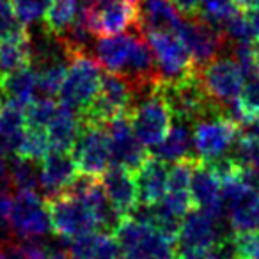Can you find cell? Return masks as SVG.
I'll return each instance as SVG.
<instances>
[{
  "mask_svg": "<svg viewBox=\"0 0 259 259\" xmlns=\"http://www.w3.org/2000/svg\"><path fill=\"white\" fill-rule=\"evenodd\" d=\"M121 259H178V243L144 220L126 217L114 231Z\"/></svg>",
  "mask_w": 259,
  "mask_h": 259,
  "instance_id": "1",
  "label": "cell"
},
{
  "mask_svg": "<svg viewBox=\"0 0 259 259\" xmlns=\"http://www.w3.org/2000/svg\"><path fill=\"white\" fill-rule=\"evenodd\" d=\"M52 231L62 240H75L83 234L100 229L96 213L82 194L66 190L55 197L47 199Z\"/></svg>",
  "mask_w": 259,
  "mask_h": 259,
  "instance_id": "2",
  "label": "cell"
},
{
  "mask_svg": "<svg viewBox=\"0 0 259 259\" xmlns=\"http://www.w3.org/2000/svg\"><path fill=\"white\" fill-rule=\"evenodd\" d=\"M137 101V93L126 76L117 73L101 75L100 91L91 105L78 114L83 124L107 126L115 115L130 112Z\"/></svg>",
  "mask_w": 259,
  "mask_h": 259,
  "instance_id": "3",
  "label": "cell"
},
{
  "mask_svg": "<svg viewBox=\"0 0 259 259\" xmlns=\"http://www.w3.org/2000/svg\"><path fill=\"white\" fill-rule=\"evenodd\" d=\"M101 66L89 54L71 57L64 83L59 91L61 105L80 114L96 98L101 83Z\"/></svg>",
  "mask_w": 259,
  "mask_h": 259,
  "instance_id": "4",
  "label": "cell"
},
{
  "mask_svg": "<svg viewBox=\"0 0 259 259\" xmlns=\"http://www.w3.org/2000/svg\"><path fill=\"white\" fill-rule=\"evenodd\" d=\"M8 226L18 240H37L52 231L47 199L34 190H18L11 201Z\"/></svg>",
  "mask_w": 259,
  "mask_h": 259,
  "instance_id": "5",
  "label": "cell"
},
{
  "mask_svg": "<svg viewBox=\"0 0 259 259\" xmlns=\"http://www.w3.org/2000/svg\"><path fill=\"white\" fill-rule=\"evenodd\" d=\"M222 202L233 233L259 229V188L241 181L240 172L222 181Z\"/></svg>",
  "mask_w": 259,
  "mask_h": 259,
  "instance_id": "6",
  "label": "cell"
},
{
  "mask_svg": "<svg viewBox=\"0 0 259 259\" xmlns=\"http://www.w3.org/2000/svg\"><path fill=\"white\" fill-rule=\"evenodd\" d=\"M71 156L76 163L78 174L100 180L112 165L107 128L82 122L80 134L71 148Z\"/></svg>",
  "mask_w": 259,
  "mask_h": 259,
  "instance_id": "7",
  "label": "cell"
},
{
  "mask_svg": "<svg viewBox=\"0 0 259 259\" xmlns=\"http://www.w3.org/2000/svg\"><path fill=\"white\" fill-rule=\"evenodd\" d=\"M130 122L137 139L148 149L163 141L172 126V114L158 94H149L137 100L130 110Z\"/></svg>",
  "mask_w": 259,
  "mask_h": 259,
  "instance_id": "8",
  "label": "cell"
},
{
  "mask_svg": "<svg viewBox=\"0 0 259 259\" xmlns=\"http://www.w3.org/2000/svg\"><path fill=\"white\" fill-rule=\"evenodd\" d=\"M194 151L202 162H209L219 156L229 155L241 134V126L226 114L202 119L194 124Z\"/></svg>",
  "mask_w": 259,
  "mask_h": 259,
  "instance_id": "9",
  "label": "cell"
},
{
  "mask_svg": "<svg viewBox=\"0 0 259 259\" xmlns=\"http://www.w3.org/2000/svg\"><path fill=\"white\" fill-rule=\"evenodd\" d=\"M146 41L151 47L156 61V71L163 82H180V80L195 73L194 61L181 43V39L172 32H149Z\"/></svg>",
  "mask_w": 259,
  "mask_h": 259,
  "instance_id": "10",
  "label": "cell"
},
{
  "mask_svg": "<svg viewBox=\"0 0 259 259\" xmlns=\"http://www.w3.org/2000/svg\"><path fill=\"white\" fill-rule=\"evenodd\" d=\"M226 217L194 208L183 217L178 233V250H201L219 245L233 233L224 229Z\"/></svg>",
  "mask_w": 259,
  "mask_h": 259,
  "instance_id": "11",
  "label": "cell"
},
{
  "mask_svg": "<svg viewBox=\"0 0 259 259\" xmlns=\"http://www.w3.org/2000/svg\"><path fill=\"white\" fill-rule=\"evenodd\" d=\"M197 73L201 76L206 93L217 103L227 107L240 100L245 76L234 59L215 57L211 62L197 69Z\"/></svg>",
  "mask_w": 259,
  "mask_h": 259,
  "instance_id": "12",
  "label": "cell"
},
{
  "mask_svg": "<svg viewBox=\"0 0 259 259\" xmlns=\"http://www.w3.org/2000/svg\"><path fill=\"white\" fill-rule=\"evenodd\" d=\"M176 36L188 50L195 69H201L202 66L219 57L220 48L226 43L222 30L197 16H192L190 20L183 18V23L178 29Z\"/></svg>",
  "mask_w": 259,
  "mask_h": 259,
  "instance_id": "13",
  "label": "cell"
},
{
  "mask_svg": "<svg viewBox=\"0 0 259 259\" xmlns=\"http://www.w3.org/2000/svg\"><path fill=\"white\" fill-rule=\"evenodd\" d=\"M105 128H107L108 142H110L112 165H121L135 172L149 156V151L132 130L130 112L115 115Z\"/></svg>",
  "mask_w": 259,
  "mask_h": 259,
  "instance_id": "14",
  "label": "cell"
},
{
  "mask_svg": "<svg viewBox=\"0 0 259 259\" xmlns=\"http://www.w3.org/2000/svg\"><path fill=\"white\" fill-rule=\"evenodd\" d=\"M137 27V0H98L91 20L94 36H114Z\"/></svg>",
  "mask_w": 259,
  "mask_h": 259,
  "instance_id": "15",
  "label": "cell"
},
{
  "mask_svg": "<svg viewBox=\"0 0 259 259\" xmlns=\"http://www.w3.org/2000/svg\"><path fill=\"white\" fill-rule=\"evenodd\" d=\"M78 178V169L69 151L52 149L39 162V188L43 197L50 199L66 192Z\"/></svg>",
  "mask_w": 259,
  "mask_h": 259,
  "instance_id": "16",
  "label": "cell"
},
{
  "mask_svg": "<svg viewBox=\"0 0 259 259\" xmlns=\"http://www.w3.org/2000/svg\"><path fill=\"white\" fill-rule=\"evenodd\" d=\"M190 195L194 208L204 209V211L219 217H226L222 202V181L208 163L199 158L194 165V172H192Z\"/></svg>",
  "mask_w": 259,
  "mask_h": 259,
  "instance_id": "17",
  "label": "cell"
},
{
  "mask_svg": "<svg viewBox=\"0 0 259 259\" xmlns=\"http://www.w3.org/2000/svg\"><path fill=\"white\" fill-rule=\"evenodd\" d=\"M100 183L110 204L122 217H130L139 206V192L135 174L121 165H110L100 178Z\"/></svg>",
  "mask_w": 259,
  "mask_h": 259,
  "instance_id": "18",
  "label": "cell"
},
{
  "mask_svg": "<svg viewBox=\"0 0 259 259\" xmlns=\"http://www.w3.org/2000/svg\"><path fill=\"white\" fill-rule=\"evenodd\" d=\"M183 23V16L172 0H137L139 32H172Z\"/></svg>",
  "mask_w": 259,
  "mask_h": 259,
  "instance_id": "19",
  "label": "cell"
},
{
  "mask_svg": "<svg viewBox=\"0 0 259 259\" xmlns=\"http://www.w3.org/2000/svg\"><path fill=\"white\" fill-rule=\"evenodd\" d=\"M134 174L139 192V204H156L165 197L169 181L167 162L149 155Z\"/></svg>",
  "mask_w": 259,
  "mask_h": 259,
  "instance_id": "20",
  "label": "cell"
},
{
  "mask_svg": "<svg viewBox=\"0 0 259 259\" xmlns=\"http://www.w3.org/2000/svg\"><path fill=\"white\" fill-rule=\"evenodd\" d=\"M137 37L139 36L135 34L124 32L114 34V36H100L96 47H94V59L108 73L122 75L128 66L130 57H132Z\"/></svg>",
  "mask_w": 259,
  "mask_h": 259,
  "instance_id": "21",
  "label": "cell"
},
{
  "mask_svg": "<svg viewBox=\"0 0 259 259\" xmlns=\"http://www.w3.org/2000/svg\"><path fill=\"white\" fill-rule=\"evenodd\" d=\"M149 155L167 163L197 158L194 151V134H192L190 124L185 121H174L167 137L155 148L149 149Z\"/></svg>",
  "mask_w": 259,
  "mask_h": 259,
  "instance_id": "22",
  "label": "cell"
},
{
  "mask_svg": "<svg viewBox=\"0 0 259 259\" xmlns=\"http://www.w3.org/2000/svg\"><path fill=\"white\" fill-rule=\"evenodd\" d=\"M68 252L73 259H121L115 236L105 231H94L69 240Z\"/></svg>",
  "mask_w": 259,
  "mask_h": 259,
  "instance_id": "23",
  "label": "cell"
},
{
  "mask_svg": "<svg viewBox=\"0 0 259 259\" xmlns=\"http://www.w3.org/2000/svg\"><path fill=\"white\" fill-rule=\"evenodd\" d=\"M37 94L36 69L27 66L23 69L0 76V101H11L20 107L27 108Z\"/></svg>",
  "mask_w": 259,
  "mask_h": 259,
  "instance_id": "24",
  "label": "cell"
},
{
  "mask_svg": "<svg viewBox=\"0 0 259 259\" xmlns=\"http://www.w3.org/2000/svg\"><path fill=\"white\" fill-rule=\"evenodd\" d=\"M80 128H82V122H80L78 114L59 105L57 112L47 124L50 149L71 153L73 144H75L76 137L80 134Z\"/></svg>",
  "mask_w": 259,
  "mask_h": 259,
  "instance_id": "25",
  "label": "cell"
},
{
  "mask_svg": "<svg viewBox=\"0 0 259 259\" xmlns=\"http://www.w3.org/2000/svg\"><path fill=\"white\" fill-rule=\"evenodd\" d=\"M30 66L29 34L25 37H16L0 43V76L11 75Z\"/></svg>",
  "mask_w": 259,
  "mask_h": 259,
  "instance_id": "26",
  "label": "cell"
},
{
  "mask_svg": "<svg viewBox=\"0 0 259 259\" xmlns=\"http://www.w3.org/2000/svg\"><path fill=\"white\" fill-rule=\"evenodd\" d=\"M68 66L69 59H59L41 66H32L36 69L37 93L47 98H54L55 94H59L68 73Z\"/></svg>",
  "mask_w": 259,
  "mask_h": 259,
  "instance_id": "27",
  "label": "cell"
},
{
  "mask_svg": "<svg viewBox=\"0 0 259 259\" xmlns=\"http://www.w3.org/2000/svg\"><path fill=\"white\" fill-rule=\"evenodd\" d=\"M76 11H78V0H52L41 23L48 32L59 37L75 22Z\"/></svg>",
  "mask_w": 259,
  "mask_h": 259,
  "instance_id": "28",
  "label": "cell"
},
{
  "mask_svg": "<svg viewBox=\"0 0 259 259\" xmlns=\"http://www.w3.org/2000/svg\"><path fill=\"white\" fill-rule=\"evenodd\" d=\"M11 183L18 190H34L39 188V162L27 156H11L9 158Z\"/></svg>",
  "mask_w": 259,
  "mask_h": 259,
  "instance_id": "29",
  "label": "cell"
},
{
  "mask_svg": "<svg viewBox=\"0 0 259 259\" xmlns=\"http://www.w3.org/2000/svg\"><path fill=\"white\" fill-rule=\"evenodd\" d=\"M50 151L52 149H50V142H48L47 128H41V126H27L23 141H22V144H20V149L16 155L27 156V158L41 162Z\"/></svg>",
  "mask_w": 259,
  "mask_h": 259,
  "instance_id": "30",
  "label": "cell"
},
{
  "mask_svg": "<svg viewBox=\"0 0 259 259\" xmlns=\"http://www.w3.org/2000/svg\"><path fill=\"white\" fill-rule=\"evenodd\" d=\"M238 4L234 0H201L197 9V18L211 23L217 29H222V25L238 11Z\"/></svg>",
  "mask_w": 259,
  "mask_h": 259,
  "instance_id": "31",
  "label": "cell"
},
{
  "mask_svg": "<svg viewBox=\"0 0 259 259\" xmlns=\"http://www.w3.org/2000/svg\"><path fill=\"white\" fill-rule=\"evenodd\" d=\"M222 34L226 41H231L233 45H243V43H254L255 37L252 32L248 20L245 16L243 9H238L229 20L222 25Z\"/></svg>",
  "mask_w": 259,
  "mask_h": 259,
  "instance_id": "32",
  "label": "cell"
},
{
  "mask_svg": "<svg viewBox=\"0 0 259 259\" xmlns=\"http://www.w3.org/2000/svg\"><path fill=\"white\" fill-rule=\"evenodd\" d=\"M29 29L16 18L11 0H0V43L16 37H25Z\"/></svg>",
  "mask_w": 259,
  "mask_h": 259,
  "instance_id": "33",
  "label": "cell"
},
{
  "mask_svg": "<svg viewBox=\"0 0 259 259\" xmlns=\"http://www.w3.org/2000/svg\"><path fill=\"white\" fill-rule=\"evenodd\" d=\"M57 108H59V105L54 101V98H47V96L34 98L29 107L25 108L27 126H41V128H47V124L50 122V119L54 117Z\"/></svg>",
  "mask_w": 259,
  "mask_h": 259,
  "instance_id": "34",
  "label": "cell"
},
{
  "mask_svg": "<svg viewBox=\"0 0 259 259\" xmlns=\"http://www.w3.org/2000/svg\"><path fill=\"white\" fill-rule=\"evenodd\" d=\"M52 0H11V6L15 9V15L23 25L43 22L45 13L50 8Z\"/></svg>",
  "mask_w": 259,
  "mask_h": 259,
  "instance_id": "35",
  "label": "cell"
},
{
  "mask_svg": "<svg viewBox=\"0 0 259 259\" xmlns=\"http://www.w3.org/2000/svg\"><path fill=\"white\" fill-rule=\"evenodd\" d=\"M240 105L243 108L245 115H247L248 124L259 117V71L245 78L240 96Z\"/></svg>",
  "mask_w": 259,
  "mask_h": 259,
  "instance_id": "36",
  "label": "cell"
},
{
  "mask_svg": "<svg viewBox=\"0 0 259 259\" xmlns=\"http://www.w3.org/2000/svg\"><path fill=\"white\" fill-rule=\"evenodd\" d=\"M11 195L9 192L0 190V229L4 226H8V217H9V209H11Z\"/></svg>",
  "mask_w": 259,
  "mask_h": 259,
  "instance_id": "37",
  "label": "cell"
},
{
  "mask_svg": "<svg viewBox=\"0 0 259 259\" xmlns=\"http://www.w3.org/2000/svg\"><path fill=\"white\" fill-rule=\"evenodd\" d=\"M199 2H201V0H172V4L178 8V11L185 16H195L197 15Z\"/></svg>",
  "mask_w": 259,
  "mask_h": 259,
  "instance_id": "38",
  "label": "cell"
},
{
  "mask_svg": "<svg viewBox=\"0 0 259 259\" xmlns=\"http://www.w3.org/2000/svg\"><path fill=\"white\" fill-rule=\"evenodd\" d=\"M11 187L13 183H11V172H9V162L6 156L0 155V190L9 192Z\"/></svg>",
  "mask_w": 259,
  "mask_h": 259,
  "instance_id": "39",
  "label": "cell"
},
{
  "mask_svg": "<svg viewBox=\"0 0 259 259\" xmlns=\"http://www.w3.org/2000/svg\"><path fill=\"white\" fill-rule=\"evenodd\" d=\"M243 11H245V16H247V20H248V25H250L252 32H254L255 41H257L259 39V6L243 9Z\"/></svg>",
  "mask_w": 259,
  "mask_h": 259,
  "instance_id": "40",
  "label": "cell"
},
{
  "mask_svg": "<svg viewBox=\"0 0 259 259\" xmlns=\"http://www.w3.org/2000/svg\"><path fill=\"white\" fill-rule=\"evenodd\" d=\"M247 134L254 135L255 139H259V117L254 119L250 124H247Z\"/></svg>",
  "mask_w": 259,
  "mask_h": 259,
  "instance_id": "41",
  "label": "cell"
},
{
  "mask_svg": "<svg viewBox=\"0 0 259 259\" xmlns=\"http://www.w3.org/2000/svg\"><path fill=\"white\" fill-rule=\"evenodd\" d=\"M238 4L240 9H248V8H254V6H259V0H234Z\"/></svg>",
  "mask_w": 259,
  "mask_h": 259,
  "instance_id": "42",
  "label": "cell"
},
{
  "mask_svg": "<svg viewBox=\"0 0 259 259\" xmlns=\"http://www.w3.org/2000/svg\"><path fill=\"white\" fill-rule=\"evenodd\" d=\"M0 110H2V101H0Z\"/></svg>",
  "mask_w": 259,
  "mask_h": 259,
  "instance_id": "43",
  "label": "cell"
}]
</instances>
